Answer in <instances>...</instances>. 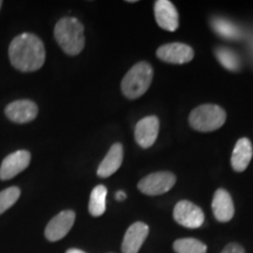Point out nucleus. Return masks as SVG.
Masks as SVG:
<instances>
[{"label":"nucleus","instance_id":"f257e3e1","mask_svg":"<svg viewBox=\"0 0 253 253\" xmlns=\"http://www.w3.org/2000/svg\"><path fill=\"white\" fill-rule=\"evenodd\" d=\"M8 58L12 66L18 71L36 72L45 63L46 49L36 34L21 33L9 43Z\"/></svg>","mask_w":253,"mask_h":253},{"label":"nucleus","instance_id":"f03ea898","mask_svg":"<svg viewBox=\"0 0 253 253\" xmlns=\"http://www.w3.org/2000/svg\"><path fill=\"white\" fill-rule=\"evenodd\" d=\"M56 42L68 55L80 54L84 47V27L77 18L65 17L56 23L54 28Z\"/></svg>","mask_w":253,"mask_h":253},{"label":"nucleus","instance_id":"7ed1b4c3","mask_svg":"<svg viewBox=\"0 0 253 253\" xmlns=\"http://www.w3.org/2000/svg\"><path fill=\"white\" fill-rule=\"evenodd\" d=\"M154 78L153 67L148 62L141 61L126 74L121 84L122 93L130 100L138 99L149 89Z\"/></svg>","mask_w":253,"mask_h":253},{"label":"nucleus","instance_id":"20e7f679","mask_svg":"<svg viewBox=\"0 0 253 253\" xmlns=\"http://www.w3.org/2000/svg\"><path fill=\"white\" fill-rule=\"evenodd\" d=\"M226 121V113L216 104H203L192 110L189 116V123L195 130L213 131L219 129Z\"/></svg>","mask_w":253,"mask_h":253},{"label":"nucleus","instance_id":"39448f33","mask_svg":"<svg viewBox=\"0 0 253 253\" xmlns=\"http://www.w3.org/2000/svg\"><path fill=\"white\" fill-rule=\"evenodd\" d=\"M176 183V176L169 171L153 172L143 177L138 183L141 192L148 196L163 195L170 191Z\"/></svg>","mask_w":253,"mask_h":253},{"label":"nucleus","instance_id":"423d86ee","mask_svg":"<svg viewBox=\"0 0 253 253\" xmlns=\"http://www.w3.org/2000/svg\"><path fill=\"white\" fill-rule=\"evenodd\" d=\"M173 218L179 225L188 229H198L204 223V212L191 202L181 201L175 205Z\"/></svg>","mask_w":253,"mask_h":253},{"label":"nucleus","instance_id":"0eeeda50","mask_svg":"<svg viewBox=\"0 0 253 253\" xmlns=\"http://www.w3.org/2000/svg\"><path fill=\"white\" fill-rule=\"evenodd\" d=\"M75 212L72 210L61 211L56 214L54 218L49 220L45 230V236L49 242H58L63 237L67 236V233L74 225Z\"/></svg>","mask_w":253,"mask_h":253},{"label":"nucleus","instance_id":"6e6552de","mask_svg":"<svg viewBox=\"0 0 253 253\" xmlns=\"http://www.w3.org/2000/svg\"><path fill=\"white\" fill-rule=\"evenodd\" d=\"M31 154L27 150H18L4 158L0 166V179L8 181L24 171L30 166Z\"/></svg>","mask_w":253,"mask_h":253},{"label":"nucleus","instance_id":"1a4fd4ad","mask_svg":"<svg viewBox=\"0 0 253 253\" xmlns=\"http://www.w3.org/2000/svg\"><path fill=\"white\" fill-rule=\"evenodd\" d=\"M156 54L157 58L164 62L182 65V63L191 61L194 59L195 53L189 45L182 42H171L161 46L157 49Z\"/></svg>","mask_w":253,"mask_h":253},{"label":"nucleus","instance_id":"9d476101","mask_svg":"<svg viewBox=\"0 0 253 253\" xmlns=\"http://www.w3.org/2000/svg\"><path fill=\"white\" fill-rule=\"evenodd\" d=\"M160 131V120L156 116H147L135 126V140L141 148H150L157 140Z\"/></svg>","mask_w":253,"mask_h":253},{"label":"nucleus","instance_id":"9b49d317","mask_svg":"<svg viewBox=\"0 0 253 253\" xmlns=\"http://www.w3.org/2000/svg\"><path fill=\"white\" fill-rule=\"evenodd\" d=\"M38 113H39L38 106L31 100L14 101L7 104L5 108L6 116L12 122L19 123V125L33 121L38 116Z\"/></svg>","mask_w":253,"mask_h":253},{"label":"nucleus","instance_id":"f8f14e48","mask_svg":"<svg viewBox=\"0 0 253 253\" xmlns=\"http://www.w3.org/2000/svg\"><path fill=\"white\" fill-rule=\"evenodd\" d=\"M155 18L158 26L163 30L173 32L179 26L178 12L171 1L168 0H157L154 6Z\"/></svg>","mask_w":253,"mask_h":253},{"label":"nucleus","instance_id":"ddd939ff","mask_svg":"<svg viewBox=\"0 0 253 253\" xmlns=\"http://www.w3.org/2000/svg\"><path fill=\"white\" fill-rule=\"evenodd\" d=\"M148 235H149V226L142 221H136L126 230L122 242V252L138 253Z\"/></svg>","mask_w":253,"mask_h":253},{"label":"nucleus","instance_id":"4468645a","mask_svg":"<svg viewBox=\"0 0 253 253\" xmlns=\"http://www.w3.org/2000/svg\"><path fill=\"white\" fill-rule=\"evenodd\" d=\"M212 211L218 221L226 223L235 216V205L226 190L218 189L212 199Z\"/></svg>","mask_w":253,"mask_h":253},{"label":"nucleus","instance_id":"2eb2a0df","mask_svg":"<svg viewBox=\"0 0 253 253\" xmlns=\"http://www.w3.org/2000/svg\"><path fill=\"white\" fill-rule=\"evenodd\" d=\"M123 162V147L121 143L112 145L108 154L103 158V161L97 168V176L101 178H107L115 173L121 167Z\"/></svg>","mask_w":253,"mask_h":253},{"label":"nucleus","instance_id":"dca6fc26","mask_svg":"<svg viewBox=\"0 0 253 253\" xmlns=\"http://www.w3.org/2000/svg\"><path fill=\"white\" fill-rule=\"evenodd\" d=\"M253 155L252 144L249 138L243 137L237 142L231 156V164L237 172H243L249 167Z\"/></svg>","mask_w":253,"mask_h":253},{"label":"nucleus","instance_id":"f3484780","mask_svg":"<svg viewBox=\"0 0 253 253\" xmlns=\"http://www.w3.org/2000/svg\"><path fill=\"white\" fill-rule=\"evenodd\" d=\"M107 188L104 185L95 186L90 194L89 205L88 210L89 213L94 217L102 216L106 211V198H107Z\"/></svg>","mask_w":253,"mask_h":253},{"label":"nucleus","instance_id":"a211bd4d","mask_svg":"<svg viewBox=\"0 0 253 253\" xmlns=\"http://www.w3.org/2000/svg\"><path fill=\"white\" fill-rule=\"evenodd\" d=\"M211 24L216 33L225 39H238L242 37V31L239 30V27L226 19L214 18Z\"/></svg>","mask_w":253,"mask_h":253},{"label":"nucleus","instance_id":"6ab92c4d","mask_svg":"<svg viewBox=\"0 0 253 253\" xmlns=\"http://www.w3.org/2000/svg\"><path fill=\"white\" fill-rule=\"evenodd\" d=\"M176 253H207V245L195 238L177 239L173 243Z\"/></svg>","mask_w":253,"mask_h":253},{"label":"nucleus","instance_id":"aec40b11","mask_svg":"<svg viewBox=\"0 0 253 253\" xmlns=\"http://www.w3.org/2000/svg\"><path fill=\"white\" fill-rule=\"evenodd\" d=\"M216 56L218 61L221 63V66L231 72H236L240 68L239 56L232 49L219 47V48L216 49Z\"/></svg>","mask_w":253,"mask_h":253},{"label":"nucleus","instance_id":"412c9836","mask_svg":"<svg viewBox=\"0 0 253 253\" xmlns=\"http://www.w3.org/2000/svg\"><path fill=\"white\" fill-rule=\"evenodd\" d=\"M19 197H20V189L18 186H9V188L0 191V214L13 207Z\"/></svg>","mask_w":253,"mask_h":253},{"label":"nucleus","instance_id":"4be33fe9","mask_svg":"<svg viewBox=\"0 0 253 253\" xmlns=\"http://www.w3.org/2000/svg\"><path fill=\"white\" fill-rule=\"evenodd\" d=\"M221 253H246L244 248L242 245L237 244V243H230L224 248Z\"/></svg>","mask_w":253,"mask_h":253},{"label":"nucleus","instance_id":"5701e85b","mask_svg":"<svg viewBox=\"0 0 253 253\" xmlns=\"http://www.w3.org/2000/svg\"><path fill=\"white\" fill-rule=\"evenodd\" d=\"M126 195L123 191H118V192H116V199H118L119 202H121V201H123V199H126Z\"/></svg>","mask_w":253,"mask_h":253},{"label":"nucleus","instance_id":"b1692460","mask_svg":"<svg viewBox=\"0 0 253 253\" xmlns=\"http://www.w3.org/2000/svg\"><path fill=\"white\" fill-rule=\"evenodd\" d=\"M66 253H86V252L81 251V250H78V249H69Z\"/></svg>","mask_w":253,"mask_h":253},{"label":"nucleus","instance_id":"393cba45","mask_svg":"<svg viewBox=\"0 0 253 253\" xmlns=\"http://www.w3.org/2000/svg\"><path fill=\"white\" fill-rule=\"evenodd\" d=\"M1 6H2V1H1V0H0V8H1Z\"/></svg>","mask_w":253,"mask_h":253}]
</instances>
